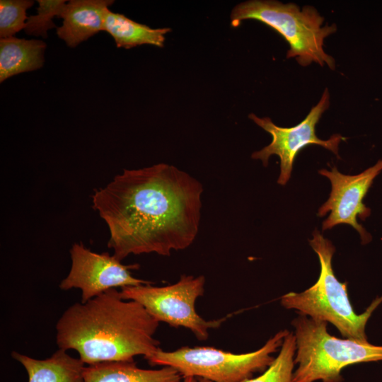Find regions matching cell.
<instances>
[{
  "instance_id": "9c48e42d",
  "label": "cell",
  "mask_w": 382,
  "mask_h": 382,
  "mask_svg": "<svg viewBox=\"0 0 382 382\" xmlns=\"http://www.w3.org/2000/svg\"><path fill=\"white\" fill-rule=\"evenodd\" d=\"M70 256V270L59 287L80 289L81 303L112 289L151 284L132 275L130 270L138 269L139 265H123L113 255L93 252L82 243L73 244Z\"/></svg>"
},
{
  "instance_id": "8fae6325",
  "label": "cell",
  "mask_w": 382,
  "mask_h": 382,
  "mask_svg": "<svg viewBox=\"0 0 382 382\" xmlns=\"http://www.w3.org/2000/svg\"><path fill=\"white\" fill-rule=\"evenodd\" d=\"M112 0H71L66 3L60 18L62 25L57 36L71 48L104 31V22Z\"/></svg>"
},
{
  "instance_id": "ffe728a7",
  "label": "cell",
  "mask_w": 382,
  "mask_h": 382,
  "mask_svg": "<svg viewBox=\"0 0 382 382\" xmlns=\"http://www.w3.org/2000/svg\"><path fill=\"white\" fill-rule=\"evenodd\" d=\"M199 380V379H198Z\"/></svg>"
},
{
  "instance_id": "d6986e66",
  "label": "cell",
  "mask_w": 382,
  "mask_h": 382,
  "mask_svg": "<svg viewBox=\"0 0 382 382\" xmlns=\"http://www.w3.org/2000/svg\"><path fill=\"white\" fill-rule=\"evenodd\" d=\"M181 382H199L198 378L195 377H186L183 378V381Z\"/></svg>"
},
{
  "instance_id": "e0dca14e",
  "label": "cell",
  "mask_w": 382,
  "mask_h": 382,
  "mask_svg": "<svg viewBox=\"0 0 382 382\" xmlns=\"http://www.w3.org/2000/svg\"><path fill=\"white\" fill-rule=\"evenodd\" d=\"M37 13L28 17L24 28L28 35L47 37V31L57 28L52 19L59 17L66 3L65 0H37Z\"/></svg>"
},
{
  "instance_id": "2e32d148",
  "label": "cell",
  "mask_w": 382,
  "mask_h": 382,
  "mask_svg": "<svg viewBox=\"0 0 382 382\" xmlns=\"http://www.w3.org/2000/svg\"><path fill=\"white\" fill-rule=\"evenodd\" d=\"M296 352V337L291 332L285 336L281 349L272 363L262 374L243 382H292L294 359ZM199 382H211L198 378Z\"/></svg>"
},
{
  "instance_id": "6da1fadb",
  "label": "cell",
  "mask_w": 382,
  "mask_h": 382,
  "mask_svg": "<svg viewBox=\"0 0 382 382\" xmlns=\"http://www.w3.org/2000/svg\"><path fill=\"white\" fill-rule=\"evenodd\" d=\"M202 192L199 180L174 166L160 163L124 169L94 191L92 207L106 223L108 246L119 260L131 254L169 256L195 240Z\"/></svg>"
},
{
  "instance_id": "8992f818",
  "label": "cell",
  "mask_w": 382,
  "mask_h": 382,
  "mask_svg": "<svg viewBox=\"0 0 382 382\" xmlns=\"http://www.w3.org/2000/svg\"><path fill=\"white\" fill-rule=\"evenodd\" d=\"M284 330L254 352L234 354L213 347H183L173 351L158 349L146 359L151 366H170L183 378L195 377L211 382H243L264 371L274 361L272 354L288 333Z\"/></svg>"
},
{
  "instance_id": "277c9868",
  "label": "cell",
  "mask_w": 382,
  "mask_h": 382,
  "mask_svg": "<svg viewBox=\"0 0 382 382\" xmlns=\"http://www.w3.org/2000/svg\"><path fill=\"white\" fill-rule=\"evenodd\" d=\"M260 21L279 33L288 42L286 58H295L298 64L307 66L312 63L335 69V61L324 49V40L337 30L335 24L323 25L324 18L316 8H301L294 3L284 4L273 0H251L236 5L231 11L233 27L241 21Z\"/></svg>"
},
{
  "instance_id": "30bf717a",
  "label": "cell",
  "mask_w": 382,
  "mask_h": 382,
  "mask_svg": "<svg viewBox=\"0 0 382 382\" xmlns=\"http://www.w3.org/2000/svg\"><path fill=\"white\" fill-rule=\"evenodd\" d=\"M381 170L382 159L374 166L354 175L342 174L336 167L331 168V170H318L320 175L330 180L332 186L329 198L318 212V216L322 217L330 212L323 222V231L331 229L339 224H347L359 232L363 244L371 240V235L357 222V216L364 220L370 215L371 210L363 203V199Z\"/></svg>"
},
{
  "instance_id": "7a4b0ae2",
  "label": "cell",
  "mask_w": 382,
  "mask_h": 382,
  "mask_svg": "<svg viewBox=\"0 0 382 382\" xmlns=\"http://www.w3.org/2000/svg\"><path fill=\"white\" fill-rule=\"evenodd\" d=\"M156 320L138 302L125 300L117 289L86 303H75L56 325L59 349H74L87 365L144 359L160 347L154 337Z\"/></svg>"
},
{
  "instance_id": "5b68a950",
  "label": "cell",
  "mask_w": 382,
  "mask_h": 382,
  "mask_svg": "<svg viewBox=\"0 0 382 382\" xmlns=\"http://www.w3.org/2000/svg\"><path fill=\"white\" fill-rule=\"evenodd\" d=\"M292 325L298 364L292 382H342L340 373L345 366L382 360V346L332 336L324 320L299 313Z\"/></svg>"
},
{
  "instance_id": "5bb4252c",
  "label": "cell",
  "mask_w": 382,
  "mask_h": 382,
  "mask_svg": "<svg viewBox=\"0 0 382 382\" xmlns=\"http://www.w3.org/2000/svg\"><path fill=\"white\" fill-rule=\"evenodd\" d=\"M46 43L15 36L0 39V82L42 67Z\"/></svg>"
},
{
  "instance_id": "ac0fdd59",
  "label": "cell",
  "mask_w": 382,
  "mask_h": 382,
  "mask_svg": "<svg viewBox=\"0 0 382 382\" xmlns=\"http://www.w3.org/2000/svg\"><path fill=\"white\" fill-rule=\"evenodd\" d=\"M34 4L31 0L0 1V37H13L24 30L28 19L26 11Z\"/></svg>"
},
{
  "instance_id": "3957f363",
  "label": "cell",
  "mask_w": 382,
  "mask_h": 382,
  "mask_svg": "<svg viewBox=\"0 0 382 382\" xmlns=\"http://www.w3.org/2000/svg\"><path fill=\"white\" fill-rule=\"evenodd\" d=\"M310 245L318 256L320 271L318 279L310 288L300 293L289 292L281 297V304L287 309L329 322L346 339L366 342V323L374 310L382 302L377 297L361 314H357L349 301L347 282H340L332 267L335 248L318 229L313 233Z\"/></svg>"
},
{
  "instance_id": "52a82bcc",
  "label": "cell",
  "mask_w": 382,
  "mask_h": 382,
  "mask_svg": "<svg viewBox=\"0 0 382 382\" xmlns=\"http://www.w3.org/2000/svg\"><path fill=\"white\" fill-rule=\"evenodd\" d=\"M203 275L183 274L170 285L149 284L121 288V296L140 303L156 320L174 328L190 330L199 340H206L211 329L219 328L226 317L207 320L196 311L195 303L204 292Z\"/></svg>"
},
{
  "instance_id": "4fadbf2b",
  "label": "cell",
  "mask_w": 382,
  "mask_h": 382,
  "mask_svg": "<svg viewBox=\"0 0 382 382\" xmlns=\"http://www.w3.org/2000/svg\"><path fill=\"white\" fill-rule=\"evenodd\" d=\"M12 357L25 369L28 382H84L85 364L59 349L45 359H37L12 352Z\"/></svg>"
},
{
  "instance_id": "9a60e30c",
  "label": "cell",
  "mask_w": 382,
  "mask_h": 382,
  "mask_svg": "<svg viewBox=\"0 0 382 382\" xmlns=\"http://www.w3.org/2000/svg\"><path fill=\"white\" fill-rule=\"evenodd\" d=\"M170 30L168 28H151L110 9L104 22V31L112 37L118 48L130 49L141 45L163 47L165 35Z\"/></svg>"
},
{
  "instance_id": "7c38bea8",
  "label": "cell",
  "mask_w": 382,
  "mask_h": 382,
  "mask_svg": "<svg viewBox=\"0 0 382 382\" xmlns=\"http://www.w3.org/2000/svg\"><path fill=\"white\" fill-rule=\"evenodd\" d=\"M84 382H181L180 374L170 366L142 369L133 361H105L88 365Z\"/></svg>"
},
{
  "instance_id": "ba28073f",
  "label": "cell",
  "mask_w": 382,
  "mask_h": 382,
  "mask_svg": "<svg viewBox=\"0 0 382 382\" xmlns=\"http://www.w3.org/2000/svg\"><path fill=\"white\" fill-rule=\"evenodd\" d=\"M329 106L330 93L326 88L318 103L311 109L305 119L294 127H279L268 117H259L253 113L250 114L248 117L272 136L271 143L253 153L252 158L261 160L266 167L271 156H278L280 159V173L277 183L285 185L291 177L298 153L306 146L319 145L339 158V144L345 138L340 134H334L328 140H323L316 133V126Z\"/></svg>"
}]
</instances>
